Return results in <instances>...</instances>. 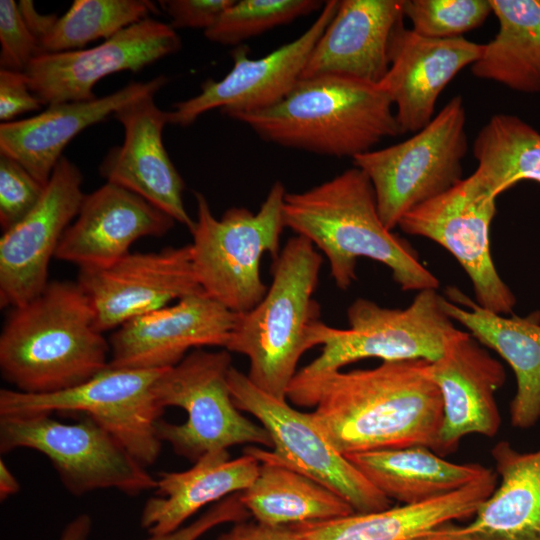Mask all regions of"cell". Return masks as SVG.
<instances>
[{
  "label": "cell",
  "mask_w": 540,
  "mask_h": 540,
  "mask_svg": "<svg viewBox=\"0 0 540 540\" xmlns=\"http://www.w3.org/2000/svg\"><path fill=\"white\" fill-rule=\"evenodd\" d=\"M443 299L437 289L418 291L405 308L357 298L347 310L348 328L319 323L316 337L321 353L296 373L287 398L298 405L325 377L362 359L436 361L462 332L445 311Z\"/></svg>",
  "instance_id": "obj_6"
},
{
  "label": "cell",
  "mask_w": 540,
  "mask_h": 540,
  "mask_svg": "<svg viewBox=\"0 0 540 540\" xmlns=\"http://www.w3.org/2000/svg\"><path fill=\"white\" fill-rule=\"evenodd\" d=\"M233 0H162L158 5L170 17L173 29L206 31L212 27Z\"/></svg>",
  "instance_id": "obj_39"
},
{
  "label": "cell",
  "mask_w": 540,
  "mask_h": 540,
  "mask_svg": "<svg viewBox=\"0 0 540 540\" xmlns=\"http://www.w3.org/2000/svg\"><path fill=\"white\" fill-rule=\"evenodd\" d=\"M18 9L27 28L40 47L41 43L54 27L58 19L57 16L55 14H41L36 10L31 0H20L18 2Z\"/></svg>",
  "instance_id": "obj_42"
},
{
  "label": "cell",
  "mask_w": 540,
  "mask_h": 540,
  "mask_svg": "<svg viewBox=\"0 0 540 540\" xmlns=\"http://www.w3.org/2000/svg\"><path fill=\"white\" fill-rule=\"evenodd\" d=\"M411 30L432 39L461 37L493 13L490 0H403Z\"/></svg>",
  "instance_id": "obj_35"
},
{
  "label": "cell",
  "mask_w": 540,
  "mask_h": 540,
  "mask_svg": "<svg viewBox=\"0 0 540 540\" xmlns=\"http://www.w3.org/2000/svg\"><path fill=\"white\" fill-rule=\"evenodd\" d=\"M249 516L239 493H235L216 502L189 525L169 533L151 535L146 540H197L218 525L246 521Z\"/></svg>",
  "instance_id": "obj_38"
},
{
  "label": "cell",
  "mask_w": 540,
  "mask_h": 540,
  "mask_svg": "<svg viewBox=\"0 0 540 540\" xmlns=\"http://www.w3.org/2000/svg\"><path fill=\"white\" fill-rule=\"evenodd\" d=\"M443 307L454 322L512 368L516 392L510 423L529 429L540 422V311L526 316L502 315L481 307L454 286L445 290Z\"/></svg>",
  "instance_id": "obj_25"
},
{
  "label": "cell",
  "mask_w": 540,
  "mask_h": 540,
  "mask_svg": "<svg viewBox=\"0 0 540 540\" xmlns=\"http://www.w3.org/2000/svg\"><path fill=\"white\" fill-rule=\"evenodd\" d=\"M499 30L471 66L480 79L540 92V0H490Z\"/></svg>",
  "instance_id": "obj_30"
},
{
  "label": "cell",
  "mask_w": 540,
  "mask_h": 540,
  "mask_svg": "<svg viewBox=\"0 0 540 540\" xmlns=\"http://www.w3.org/2000/svg\"><path fill=\"white\" fill-rule=\"evenodd\" d=\"M465 126L463 98L454 96L412 137L352 159L370 180L379 215L389 230L406 213L463 179L462 161L468 150Z\"/></svg>",
  "instance_id": "obj_9"
},
{
  "label": "cell",
  "mask_w": 540,
  "mask_h": 540,
  "mask_svg": "<svg viewBox=\"0 0 540 540\" xmlns=\"http://www.w3.org/2000/svg\"><path fill=\"white\" fill-rule=\"evenodd\" d=\"M496 199L471 174L406 213L398 226L406 234L445 248L467 273L476 302L497 314L510 315L516 298L499 275L490 249Z\"/></svg>",
  "instance_id": "obj_13"
},
{
  "label": "cell",
  "mask_w": 540,
  "mask_h": 540,
  "mask_svg": "<svg viewBox=\"0 0 540 540\" xmlns=\"http://www.w3.org/2000/svg\"><path fill=\"white\" fill-rule=\"evenodd\" d=\"M430 363L416 359L340 370L315 385L297 406L315 407L313 418L346 456L411 446L437 453L443 403Z\"/></svg>",
  "instance_id": "obj_1"
},
{
  "label": "cell",
  "mask_w": 540,
  "mask_h": 540,
  "mask_svg": "<svg viewBox=\"0 0 540 540\" xmlns=\"http://www.w3.org/2000/svg\"><path fill=\"white\" fill-rule=\"evenodd\" d=\"M483 44L456 37L432 39L395 28L389 68L378 83L389 96L400 133H417L434 118L436 101L449 82L480 57Z\"/></svg>",
  "instance_id": "obj_20"
},
{
  "label": "cell",
  "mask_w": 540,
  "mask_h": 540,
  "mask_svg": "<svg viewBox=\"0 0 540 540\" xmlns=\"http://www.w3.org/2000/svg\"><path fill=\"white\" fill-rule=\"evenodd\" d=\"M155 95L140 96L113 114L124 129V140L110 149L99 173L107 182L139 195L191 231L194 220L184 206L185 184L162 140L168 111L156 105Z\"/></svg>",
  "instance_id": "obj_19"
},
{
  "label": "cell",
  "mask_w": 540,
  "mask_h": 540,
  "mask_svg": "<svg viewBox=\"0 0 540 540\" xmlns=\"http://www.w3.org/2000/svg\"><path fill=\"white\" fill-rule=\"evenodd\" d=\"M260 462L253 455L231 459L227 449L202 455L184 471L160 472L156 496L142 509L140 525L150 535L172 532L209 503L247 489L256 479Z\"/></svg>",
  "instance_id": "obj_26"
},
{
  "label": "cell",
  "mask_w": 540,
  "mask_h": 540,
  "mask_svg": "<svg viewBox=\"0 0 540 540\" xmlns=\"http://www.w3.org/2000/svg\"><path fill=\"white\" fill-rule=\"evenodd\" d=\"M180 48L175 29L150 17L92 48L40 54L24 75L43 105L88 101L96 98L93 89L102 78L140 71Z\"/></svg>",
  "instance_id": "obj_14"
},
{
  "label": "cell",
  "mask_w": 540,
  "mask_h": 540,
  "mask_svg": "<svg viewBox=\"0 0 540 540\" xmlns=\"http://www.w3.org/2000/svg\"><path fill=\"white\" fill-rule=\"evenodd\" d=\"M20 490V484L5 462L0 460V499H7Z\"/></svg>",
  "instance_id": "obj_45"
},
{
  "label": "cell",
  "mask_w": 540,
  "mask_h": 540,
  "mask_svg": "<svg viewBox=\"0 0 540 540\" xmlns=\"http://www.w3.org/2000/svg\"><path fill=\"white\" fill-rule=\"evenodd\" d=\"M45 186L16 160L0 154V224L3 231L39 202Z\"/></svg>",
  "instance_id": "obj_36"
},
{
  "label": "cell",
  "mask_w": 540,
  "mask_h": 540,
  "mask_svg": "<svg viewBox=\"0 0 540 540\" xmlns=\"http://www.w3.org/2000/svg\"><path fill=\"white\" fill-rule=\"evenodd\" d=\"M323 5L318 0H233L204 35L215 43L237 45L309 15Z\"/></svg>",
  "instance_id": "obj_34"
},
{
  "label": "cell",
  "mask_w": 540,
  "mask_h": 540,
  "mask_svg": "<svg viewBox=\"0 0 540 540\" xmlns=\"http://www.w3.org/2000/svg\"><path fill=\"white\" fill-rule=\"evenodd\" d=\"M236 313L205 293L135 317L111 334L110 368L162 370L181 362L191 349L225 348Z\"/></svg>",
  "instance_id": "obj_18"
},
{
  "label": "cell",
  "mask_w": 540,
  "mask_h": 540,
  "mask_svg": "<svg viewBox=\"0 0 540 540\" xmlns=\"http://www.w3.org/2000/svg\"><path fill=\"white\" fill-rule=\"evenodd\" d=\"M162 370L106 368L73 388L50 394L0 390V417L80 412L103 426L143 465L155 463L161 441L156 422L164 410L153 385Z\"/></svg>",
  "instance_id": "obj_12"
},
{
  "label": "cell",
  "mask_w": 540,
  "mask_h": 540,
  "mask_svg": "<svg viewBox=\"0 0 540 540\" xmlns=\"http://www.w3.org/2000/svg\"><path fill=\"white\" fill-rule=\"evenodd\" d=\"M408 540H471L464 532L463 525L454 522L445 523L423 532Z\"/></svg>",
  "instance_id": "obj_43"
},
{
  "label": "cell",
  "mask_w": 540,
  "mask_h": 540,
  "mask_svg": "<svg viewBox=\"0 0 540 540\" xmlns=\"http://www.w3.org/2000/svg\"><path fill=\"white\" fill-rule=\"evenodd\" d=\"M217 540H306L299 525L270 526L255 522H238Z\"/></svg>",
  "instance_id": "obj_41"
},
{
  "label": "cell",
  "mask_w": 540,
  "mask_h": 540,
  "mask_svg": "<svg viewBox=\"0 0 540 540\" xmlns=\"http://www.w3.org/2000/svg\"><path fill=\"white\" fill-rule=\"evenodd\" d=\"M0 43L1 69L24 73L31 61L41 54L14 0L0 1Z\"/></svg>",
  "instance_id": "obj_37"
},
{
  "label": "cell",
  "mask_w": 540,
  "mask_h": 540,
  "mask_svg": "<svg viewBox=\"0 0 540 540\" xmlns=\"http://www.w3.org/2000/svg\"><path fill=\"white\" fill-rule=\"evenodd\" d=\"M228 385L236 407L253 415L272 441V450L249 446L244 452L315 480L343 498L355 513L391 507V500L333 445L311 413L301 412L286 400L263 392L247 374L233 366L228 373Z\"/></svg>",
  "instance_id": "obj_10"
},
{
  "label": "cell",
  "mask_w": 540,
  "mask_h": 540,
  "mask_svg": "<svg viewBox=\"0 0 540 540\" xmlns=\"http://www.w3.org/2000/svg\"><path fill=\"white\" fill-rule=\"evenodd\" d=\"M230 352L194 349L177 365L164 369L153 385L161 409L182 408L187 420L173 424L159 419L156 434L173 451L193 462L209 451L239 444L272 447L266 429L241 414L228 385Z\"/></svg>",
  "instance_id": "obj_8"
},
{
  "label": "cell",
  "mask_w": 540,
  "mask_h": 540,
  "mask_svg": "<svg viewBox=\"0 0 540 540\" xmlns=\"http://www.w3.org/2000/svg\"><path fill=\"white\" fill-rule=\"evenodd\" d=\"M254 482L239 493L255 521L289 526L326 521L355 513L339 495L315 480L268 459H258Z\"/></svg>",
  "instance_id": "obj_31"
},
{
  "label": "cell",
  "mask_w": 540,
  "mask_h": 540,
  "mask_svg": "<svg viewBox=\"0 0 540 540\" xmlns=\"http://www.w3.org/2000/svg\"><path fill=\"white\" fill-rule=\"evenodd\" d=\"M287 191L275 181L257 212L232 207L217 219L205 196L195 192L197 216L192 234V263L202 291L233 313L251 310L268 287L260 273L262 257L280 253Z\"/></svg>",
  "instance_id": "obj_7"
},
{
  "label": "cell",
  "mask_w": 540,
  "mask_h": 540,
  "mask_svg": "<svg viewBox=\"0 0 540 540\" xmlns=\"http://www.w3.org/2000/svg\"><path fill=\"white\" fill-rule=\"evenodd\" d=\"M430 373L443 403L440 456L454 452L467 435H497L501 416L496 393L504 385L506 373L486 347L462 331L445 353L430 363Z\"/></svg>",
  "instance_id": "obj_21"
},
{
  "label": "cell",
  "mask_w": 540,
  "mask_h": 540,
  "mask_svg": "<svg viewBox=\"0 0 540 540\" xmlns=\"http://www.w3.org/2000/svg\"><path fill=\"white\" fill-rule=\"evenodd\" d=\"M29 448L45 455L73 496L115 489L129 496L156 489L151 476L124 445L92 418L73 424L50 414L0 417V452Z\"/></svg>",
  "instance_id": "obj_11"
},
{
  "label": "cell",
  "mask_w": 540,
  "mask_h": 540,
  "mask_svg": "<svg viewBox=\"0 0 540 540\" xmlns=\"http://www.w3.org/2000/svg\"><path fill=\"white\" fill-rule=\"evenodd\" d=\"M497 484L498 475L490 468L467 486L420 504L297 525L306 540H408L445 523L472 518Z\"/></svg>",
  "instance_id": "obj_27"
},
{
  "label": "cell",
  "mask_w": 540,
  "mask_h": 540,
  "mask_svg": "<svg viewBox=\"0 0 540 540\" xmlns=\"http://www.w3.org/2000/svg\"><path fill=\"white\" fill-rule=\"evenodd\" d=\"M110 344L77 282L50 281L10 308L0 334V371L15 390L50 394L78 386L109 366Z\"/></svg>",
  "instance_id": "obj_3"
},
{
  "label": "cell",
  "mask_w": 540,
  "mask_h": 540,
  "mask_svg": "<svg viewBox=\"0 0 540 540\" xmlns=\"http://www.w3.org/2000/svg\"><path fill=\"white\" fill-rule=\"evenodd\" d=\"M473 155V174L496 198L521 181L540 183V132L515 115H493L478 132Z\"/></svg>",
  "instance_id": "obj_32"
},
{
  "label": "cell",
  "mask_w": 540,
  "mask_h": 540,
  "mask_svg": "<svg viewBox=\"0 0 540 540\" xmlns=\"http://www.w3.org/2000/svg\"><path fill=\"white\" fill-rule=\"evenodd\" d=\"M76 282L102 333L170 302L204 293L194 272L191 244L129 252L109 266L79 269Z\"/></svg>",
  "instance_id": "obj_16"
},
{
  "label": "cell",
  "mask_w": 540,
  "mask_h": 540,
  "mask_svg": "<svg viewBox=\"0 0 540 540\" xmlns=\"http://www.w3.org/2000/svg\"><path fill=\"white\" fill-rule=\"evenodd\" d=\"M491 457L499 482L464 532L471 540H540V447L521 452L502 440Z\"/></svg>",
  "instance_id": "obj_28"
},
{
  "label": "cell",
  "mask_w": 540,
  "mask_h": 540,
  "mask_svg": "<svg viewBox=\"0 0 540 540\" xmlns=\"http://www.w3.org/2000/svg\"><path fill=\"white\" fill-rule=\"evenodd\" d=\"M322 254L303 236L289 238L272 266V282L251 310L236 314L225 350L246 356L248 378L286 400L302 355L318 345L320 306L314 298Z\"/></svg>",
  "instance_id": "obj_5"
},
{
  "label": "cell",
  "mask_w": 540,
  "mask_h": 540,
  "mask_svg": "<svg viewBox=\"0 0 540 540\" xmlns=\"http://www.w3.org/2000/svg\"><path fill=\"white\" fill-rule=\"evenodd\" d=\"M283 216L286 228L325 255L341 290L357 279L361 257L384 264L403 291L439 287L414 248L384 225L372 184L355 166L305 191L287 192Z\"/></svg>",
  "instance_id": "obj_2"
},
{
  "label": "cell",
  "mask_w": 540,
  "mask_h": 540,
  "mask_svg": "<svg viewBox=\"0 0 540 540\" xmlns=\"http://www.w3.org/2000/svg\"><path fill=\"white\" fill-rule=\"evenodd\" d=\"M80 169L66 157L55 166L36 206L0 238V306L13 308L39 295L48 268L85 194Z\"/></svg>",
  "instance_id": "obj_17"
},
{
  "label": "cell",
  "mask_w": 540,
  "mask_h": 540,
  "mask_svg": "<svg viewBox=\"0 0 540 540\" xmlns=\"http://www.w3.org/2000/svg\"><path fill=\"white\" fill-rule=\"evenodd\" d=\"M92 530V518L82 513L74 517L64 527L59 540H88Z\"/></svg>",
  "instance_id": "obj_44"
},
{
  "label": "cell",
  "mask_w": 540,
  "mask_h": 540,
  "mask_svg": "<svg viewBox=\"0 0 540 540\" xmlns=\"http://www.w3.org/2000/svg\"><path fill=\"white\" fill-rule=\"evenodd\" d=\"M42 102L28 86L24 73L0 69V119L11 122L26 112L40 110Z\"/></svg>",
  "instance_id": "obj_40"
},
{
  "label": "cell",
  "mask_w": 540,
  "mask_h": 540,
  "mask_svg": "<svg viewBox=\"0 0 540 540\" xmlns=\"http://www.w3.org/2000/svg\"><path fill=\"white\" fill-rule=\"evenodd\" d=\"M403 0H342L315 44L301 78L343 76L379 83L389 45L403 19Z\"/></svg>",
  "instance_id": "obj_23"
},
{
  "label": "cell",
  "mask_w": 540,
  "mask_h": 540,
  "mask_svg": "<svg viewBox=\"0 0 540 540\" xmlns=\"http://www.w3.org/2000/svg\"><path fill=\"white\" fill-rule=\"evenodd\" d=\"M338 0L326 1L315 21L295 40L261 58H249L244 46L232 52L233 66L219 81L201 84L196 96L174 104L168 124L189 126L203 113L220 108L232 117L254 112L280 102L301 79L308 58L332 20Z\"/></svg>",
  "instance_id": "obj_15"
},
{
  "label": "cell",
  "mask_w": 540,
  "mask_h": 540,
  "mask_svg": "<svg viewBox=\"0 0 540 540\" xmlns=\"http://www.w3.org/2000/svg\"><path fill=\"white\" fill-rule=\"evenodd\" d=\"M230 118L269 143L337 158L353 159L401 134L378 83L334 75L301 78L275 105Z\"/></svg>",
  "instance_id": "obj_4"
},
{
  "label": "cell",
  "mask_w": 540,
  "mask_h": 540,
  "mask_svg": "<svg viewBox=\"0 0 540 540\" xmlns=\"http://www.w3.org/2000/svg\"><path fill=\"white\" fill-rule=\"evenodd\" d=\"M354 466L391 501L420 504L457 491L485 475L479 463H454L425 446L347 455Z\"/></svg>",
  "instance_id": "obj_29"
},
{
  "label": "cell",
  "mask_w": 540,
  "mask_h": 540,
  "mask_svg": "<svg viewBox=\"0 0 540 540\" xmlns=\"http://www.w3.org/2000/svg\"><path fill=\"white\" fill-rule=\"evenodd\" d=\"M158 13L148 0H75L41 43V54L80 50Z\"/></svg>",
  "instance_id": "obj_33"
},
{
  "label": "cell",
  "mask_w": 540,
  "mask_h": 540,
  "mask_svg": "<svg viewBox=\"0 0 540 540\" xmlns=\"http://www.w3.org/2000/svg\"><path fill=\"white\" fill-rule=\"evenodd\" d=\"M168 214L139 195L106 182L85 194L55 258L79 269L109 266L144 237H162L174 226Z\"/></svg>",
  "instance_id": "obj_22"
},
{
  "label": "cell",
  "mask_w": 540,
  "mask_h": 540,
  "mask_svg": "<svg viewBox=\"0 0 540 540\" xmlns=\"http://www.w3.org/2000/svg\"><path fill=\"white\" fill-rule=\"evenodd\" d=\"M166 83L163 75L146 82H131L104 97L52 104L33 117L1 123L0 154L19 162L46 186L63 150L74 137L126 103L157 93Z\"/></svg>",
  "instance_id": "obj_24"
}]
</instances>
